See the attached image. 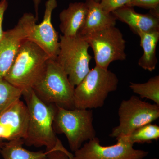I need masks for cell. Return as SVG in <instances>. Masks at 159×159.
<instances>
[{
  "instance_id": "obj_18",
  "label": "cell",
  "mask_w": 159,
  "mask_h": 159,
  "mask_svg": "<svg viewBox=\"0 0 159 159\" xmlns=\"http://www.w3.org/2000/svg\"><path fill=\"white\" fill-rule=\"evenodd\" d=\"M130 89L142 98L150 99L159 106V76L149 78L144 83L130 82Z\"/></svg>"
},
{
  "instance_id": "obj_8",
  "label": "cell",
  "mask_w": 159,
  "mask_h": 159,
  "mask_svg": "<svg viewBox=\"0 0 159 159\" xmlns=\"http://www.w3.org/2000/svg\"><path fill=\"white\" fill-rule=\"evenodd\" d=\"M83 38L93 51L96 66H98L108 69L111 63L126 59V41L122 32L116 26Z\"/></svg>"
},
{
  "instance_id": "obj_6",
  "label": "cell",
  "mask_w": 159,
  "mask_h": 159,
  "mask_svg": "<svg viewBox=\"0 0 159 159\" xmlns=\"http://www.w3.org/2000/svg\"><path fill=\"white\" fill-rule=\"evenodd\" d=\"M59 43V51L55 60L75 87L90 70L92 57L89 53V45L84 38L77 34L74 37L60 35Z\"/></svg>"
},
{
  "instance_id": "obj_12",
  "label": "cell",
  "mask_w": 159,
  "mask_h": 159,
  "mask_svg": "<svg viewBox=\"0 0 159 159\" xmlns=\"http://www.w3.org/2000/svg\"><path fill=\"white\" fill-rule=\"evenodd\" d=\"M57 0H48L42 21L35 24L27 39L34 43L48 55L50 58L56 60L59 51L58 33L51 21L52 12L57 8Z\"/></svg>"
},
{
  "instance_id": "obj_14",
  "label": "cell",
  "mask_w": 159,
  "mask_h": 159,
  "mask_svg": "<svg viewBox=\"0 0 159 159\" xmlns=\"http://www.w3.org/2000/svg\"><path fill=\"white\" fill-rule=\"evenodd\" d=\"M88 13L85 22L78 31L77 35L82 37L92 33L116 26L117 19L114 15L103 10L100 3L93 0H86Z\"/></svg>"
},
{
  "instance_id": "obj_24",
  "label": "cell",
  "mask_w": 159,
  "mask_h": 159,
  "mask_svg": "<svg viewBox=\"0 0 159 159\" xmlns=\"http://www.w3.org/2000/svg\"><path fill=\"white\" fill-rule=\"evenodd\" d=\"M7 0H1L0 2V39L2 36L4 31L2 29V24L5 12L8 7Z\"/></svg>"
},
{
  "instance_id": "obj_20",
  "label": "cell",
  "mask_w": 159,
  "mask_h": 159,
  "mask_svg": "<svg viewBox=\"0 0 159 159\" xmlns=\"http://www.w3.org/2000/svg\"><path fill=\"white\" fill-rule=\"evenodd\" d=\"M22 96V92L4 78H0V114Z\"/></svg>"
},
{
  "instance_id": "obj_2",
  "label": "cell",
  "mask_w": 159,
  "mask_h": 159,
  "mask_svg": "<svg viewBox=\"0 0 159 159\" xmlns=\"http://www.w3.org/2000/svg\"><path fill=\"white\" fill-rule=\"evenodd\" d=\"M50 58L36 44L25 40L4 78L22 93L33 89L43 77Z\"/></svg>"
},
{
  "instance_id": "obj_3",
  "label": "cell",
  "mask_w": 159,
  "mask_h": 159,
  "mask_svg": "<svg viewBox=\"0 0 159 159\" xmlns=\"http://www.w3.org/2000/svg\"><path fill=\"white\" fill-rule=\"evenodd\" d=\"M119 82L113 72L96 66L75 87V108L92 110L102 107L109 94L116 90Z\"/></svg>"
},
{
  "instance_id": "obj_26",
  "label": "cell",
  "mask_w": 159,
  "mask_h": 159,
  "mask_svg": "<svg viewBox=\"0 0 159 159\" xmlns=\"http://www.w3.org/2000/svg\"><path fill=\"white\" fill-rule=\"evenodd\" d=\"M93 1H95V2H97L100 3L102 0H93Z\"/></svg>"
},
{
  "instance_id": "obj_19",
  "label": "cell",
  "mask_w": 159,
  "mask_h": 159,
  "mask_svg": "<svg viewBox=\"0 0 159 159\" xmlns=\"http://www.w3.org/2000/svg\"><path fill=\"white\" fill-rule=\"evenodd\" d=\"M132 144L150 143L159 139V126L151 123L136 129L128 135L124 136Z\"/></svg>"
},
{
  "instance_id": "obj_9",
  "label": "cell",
  "mask_w": 159,
  "mask_h": 159,
  "mask_svg": "<svg viewBox=\"0 0 159 159\" xmlns=\"http://www.w3.org/2000/svg\"><path fill=\"white\" fill-rule=\"evenodd\" d=\"M116 139V144L102 146L95 137L74 152L73 159H144L148 155V151L134 148L125 137Z\"/></svg>"
},
{
  "instance_id": "obj_11",
  "label": "cell",
  "mask_w": 159,
  "mask_h": 159,
  "mask_svg": "<svg viewBox=\"0 0 159 159\" xmlns=\"http://www.w3.org/2000/svg\"><path fill=\"white\" fill-rule=\"evenodd\" d=\"M29 121L27 106L20 99L0 114V148L3 141L25 139Z\"/></svg>"
},
{
  "instance_id": "obj_16",
  "label": "cell",
  "mask_w": 159,
  "mask_h": 159,
  "mask_svg": "<svg viewBox=\"0 0 159 159\" xmlns=\"http://www.w3.org/2000/svg\"><path fill=\"white\" fill-rule=\"evenodd\" d=\"M137 34L140 37V45L143 50V55L139 59L138 64L145 70L152 72L158 62L156 49L159 40V31H139Z\"/></svg>"
},
{
  "instance_id": "obj_23",
  "label": "cell",
  "mask_w": 159,
  "mask_h": 159,
  "mask_svg": "<svg viewBox=\"0 0 159 159\" xmlns=\"http://www.w3.org/2000/svg\"><path fill=\"white\" fill-rule=\"evenodd\" d=\"M74 155L68 151H63L59 149L49 152L47 155L43 159H73Z\"/></svg>"
},
{
  "instance_id": "obj_4",
  "label": "cell",
  "mask_w": 159,
  "mask_h": 159,
  "mask_svg": "<svg viewBox=\"0 0 159 159\" xmlns=\"http://www.w3.org/2000/svg\"><path fill=\"white\" fill-rule=\"evenodd\" d=\"M93 120L92 110L66 109L56 106L53 127L55 133L66 136L70 149L75 152L96 137Z\"/></svg>"
},
{
  "instance_id": "obj_10",
  "label": "cell",
  "mask_w": 159,
  "mask_h": 159,
  "mask_svg": "<svg viewBox=\"0 0 159 159\" xmlns=\"http://www.w3.org/2000/svg\"><path fill=\"white\" fill-rule=\"evenodd\" d=\"M37 20L34 15L27 12L14 28L4 31L0 39V78H4L10 69L20 47L27 39Z\"/></svg>"
},
{
  "instance_id": "obj_1",
  "label": "cell",
  "mask_w": 159,
  "mask_h": 159,
  "mask_svg": "<svg viewBox=\"0 0 159 159\" xmlns=\"http://www.w3.org/2000/svg\"><path fill=\"white\" fill-rule=\"evenodd\" d=\"M29 112L27 136L24 144L28 146L45 147L46 151L55 149L67 151L56 136L53 127L56 106L47 104L40 100L33 89L23 92Z\"/></svg>"
},
{
  "instance_id": "obj_13",
  "label": "cell",
  "mask_w": 159,
  "mask_h": 159,
  "mask_svg": "<svg viewBox=\"0 0 159 159\" xmlns=\"http://www.w3.org/2000/svg\"><path fill=\"white\" fill-rule=\"evenodd\" d=\"M112 13L117 20L127 24L135 34L139 31H159V17L151 13L141 14L135 11L133 7L124 6Z\"/></svg>"
},
{
  "instance_id": "obj_25",
  "label": "cell",
  "mask_w": 159,
  "mask_h": 159,
  "mask_svg": "<svg viewBox=\"0 0 159 159\" xmlns=\"http://www.w3.org/2000/svg\"><path fill=\"white\" fill-rule=\"evenodd\" d=\"M33 3H34V11L35 13V17L36 19H38L39 9L40 4L41 0H33Z\"/></svg>"
},
{
  "instance_id": "obj_27",
  "label": "cell",
  "mask_w": 159,
  "mask_h": 159,
  "mask_svg": "<svg viewBox=\"0 0 159 159\" xmlns=\"http://www.w3.org/2000/svg\"><path fill=\"white\" fill-rule=\"evenodd\" d=\"M151 159H157L156 158H152Z\"/></svg>"
},
{
  "instance_id": "obj_21",
  "label": "cell",
  "mask_w": 159,
  "mask_h": 159,
  "mask_svg": "<svg viewBox=\"0 0 159 159\" xmlns=\"http://www.w3.org/2000/svg\"><path fill=\"white\" fill-rule=\"evenodd\" d=\"M130 0H102L100 5L103 10L112 12L116 9L128 5Z\"/></svg>"
},
{
  "instance_id": "obj_15",
  "label": "cell",
  "mask_w": 159,
  "mask_h": 159,
  "mask_svg": "<svg viewBox=\"0 0 159 159\" xmlns=\"http://www.w3.org/2000/svg\"><path fill=\"white\" fill-rule=\"evenodd\" d=\"M88 10L86 3L74 2L61 12L59 28L62 35L74 37L77 35L85 22Z\"/></svg>"
},
{
  "instance_id": "obj_17",
  "label": "cell",
  "mask_w": 159,
  "mask_h": 159,
  "mask_svg": "<svg viewBox=\"0 0 159 159\" xmlns=\"http://www.w3.org/2000/svg\"><path fill=\"white\" fill-rule=\"evenodd\" d=\"M22 139L11 140L4 142L0 148L4 159H43L49 152H34L27 150L23 147Z\"/></svg>"
},
{
  "instance_id": "obj_7",
  "label": "cell",
  "mask_w": 159,
  "mask_h": 159,
  "mask_svg": "<svg viewBox=\"0 0 159 159\" xmlns=\"http://www.w3.org/2000/svg\"><path fill=\"white\" fill-rule=\"evenodd\" d=\"M119 125L113 128L109 136L117 138L128 135L142 125L152 123L159 118V106L142 101L133 96L123 100L118 110Z\"/></svg>"
},
{
  "instance_id": "obj_22",
  "label": "cell",
  "mask_w": 159,
  "mask_h": 159,
  "mask_svg": "<svg viewBox=\"0 0 159 159\" xmlns=\"http://www.w3.org/2000/svg\"><path fill=\"white\" fill-rule=\"evenodd\" d=\"M126 6H137L150 10L159 9V0H130Z\"/></svg>"
},
{
  "instance_id": "obj_5",
  "label": "cell",
  "mask_w": 159,
  "mask_h": 159,
  "mask_svg": "<svg viewBox=\"0 0 159 159\" xmlns=\"http://www.w3.org/2000/svg\"><path fill=\"white\" fill-rule=\"evenodd\" d=\"M74 89L62 68L55 60L50 58L43 77L33 90L46 104L74 109Z\"/></svg>"
}]
</instances>
